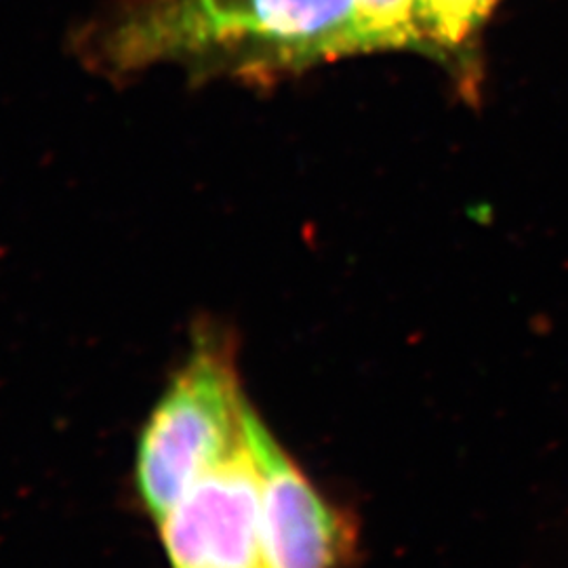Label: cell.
Returning <instances> with one entry per match:
<instances>
[{"mask_svg": "<svg viewBox=\"0 0 568 568\" xmlns=\"http://www.w3.org/2000/svg\"><path fill=\"white\" fill-rule=\"evenodd\" d=\"M417 9L419 0H358L361 49H394L424 42Z\"/></svg>", "mask_w": 568, "mask_h": 568, "instance_id": "obj_5", "label": "cell"}, {"mask_svg": "<svg viewBox=\"0 0 568 568\" xmlns=\"http://www.w3.org/2000/svg\"><path fill=\"white\" fill-rule=\"evenodd\" d=\"M358 0H143L112 41L114 60L232 58L307 63L363 51Z\"/></svg>", "mask_w": 568, "mask_h": 568, "instance_id": "obj_1", "label": "cell"}, {"mask_svg": "<svg viewBox=\"0 0 568 568\" xmlns=\"http://www.w3.org/2000/svg\"><path fill=\"white\" fill-rule=\"evenodd\" d=\"M246 440L262 488L265 568H344L356 551L352 518L302 471L248 403Z\"/></svg>", "mask_w": 568, "mask_h": 568, "instance_id": "obj_3", "label": "cell"}, {"mask_svg": "<svg viewBox=\"0 0 568 568\" xmlns=\"http://www.w3.org/2000/svg\"><path fill=\"white\" fill-rule=\"evenodd\" d=\"M159 527L171 568H265L260 471L246 436Z\"/></svg>", "mask_w": 568, "mask_h": 568, "instance_id": "obj_4", "label": "cell"}, {"mask_svg": "<svg viewBox=\"0 0 568 568\" xmlns=\"http://www.w3.org/2000/svg\"><path fill=\"white\" fill-rule=\"evenodd\" d=\"M499 0H419L417 20L424 42L457 47L487 20Z\"/></svg>", "mask_w": 568, "mask_h": 568, "instance_id": "obj_6", "label": "cell"}, {"mask_svg": "<svg viewBox=\"0 0 568 568\" xmlns=\"http://www.w3.org/2000/svg\"><path fill=\"white\" fill-rule=\"evenodd\" d=\"M246 406L236 344L224 328L204 326L148 417L138 445L135 487L156 523L243 445Z\"/></svg>", "mask_w": 568, "mask_h": 568, "instance_id": "obj_2", "label": "cell"}]
</instances>
